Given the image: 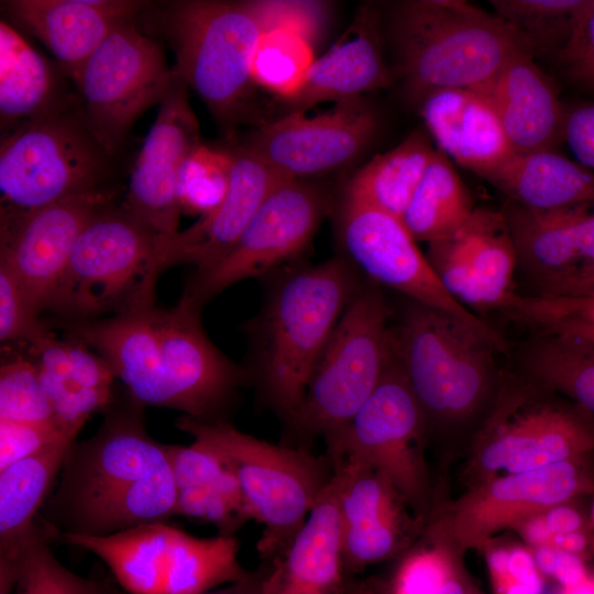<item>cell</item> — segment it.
I'll use <instances>...</instances> for the list:
<instances>
[{"label":"cell","mask_w":594,"mask_h":594,"mask_svg":"<svg viewBox=\"0 0 594 594\" xmlns=\"http://www.w3.org/2000/svg\"><path fill=\"white\" fill-rule=\"evenodd\" d=\"M201 310L183 298L173 308H157L158 364L145 406L227 420L239 389L250 384L249 374L208 338Z\"/></svg>","instance_id":"obj_12"},{"label":"cell","mask_w":594,"mask_h":594,"mask_svg":"<svg viewBox=\"0 0 594 594\" xmlns=\"http://www.w3.org/2000/svg\"><path fill=\"white\" fill-rule=\"evenodd\" d=\"M176 490L175 515L212 524L233 536L253 519L240 486L226 465L204 444H166Z\"/></svg>","instance_id":"obj_29"},{"label":"cell","mask_w":594,"mask_h":594,"mask_svg":"<svg viewBox=\"0 0 594 594\" xmlns=\"http://www.w3.org/2000/svg\"><path fill=\"white\" fill-rule=\"evenodd\" d=\"M68 433L59 424H24L0 420V471L23 460Z\"/></svg>","instance_id":"obj_46"},{"label":"cell","mask_w":594,"mask_h":594,"mask_svg":"<svg viewBox=\"0 0 594 594\" xmlns=\"http://www.w3.org/2000/svg\"><path fill=\"white\" fill-rule=\"evenodd\" d=\"M327 208L328 197L318 186L295 178L280 182L229 253L191 274L180 298L204 308L231 285L285 267L306 251Z\"/></svg>","instance_id":"obj_14"},{"label":"cell","mask_w":594,"mask_h":594,"mask_svg":"<svg viewBox=\"0 0 594 594\" xmlns=\"http://www.w3.org/2000/svg\"><path fill=\"white\" fill-rule=\"evenodd\" d=\"M113 196H78L0 220V262L13 272L40 316L50 307L80 233Z\"/></svg>","instance_id":"obj_18"},{"label":"cell","mask_w":594,"mask_h":594,"mask_svg":"<svg viewBox=\"0 0 594 594\" xmlns=\"http://www.w3.org/2000/svg\"><path fill=\"white\" fill-rule=\"evenodd\" d=\"M343 594H375L370 582L355 578L345 580Z\"/></svg>","instance_id":"obj_54"},{"label":"cell","mask_w":594,"mask_h":594,"mask_svg":"<svg viewBox=\"0 0 594 594\" xmlns=\"http://www.w3.org/2000/svg\"><path fill=\"white\" fill-rule=\"evenodd\" d=\"M474 209L451 160L436 148L402 221L416 241L429 243L453 233Z\"/></svg>","instance_id":"obj_33"},{"label":"cell","mask_w":594,"mask_h":594,"mask_svg":"<svg viewBox=\"0 0 594 594\" xmlns=\"http://www.w3.org/2000/svg\"><path fill=\"white\" fill-rule=\"evenodd\" d=\"M380 288L361 285L338 320L287 429L302 442L339 435L377 386L392 352Z\"/></svg>","instance_id":"obj_8"},{"label":"cell","mask_w":594,"mask_h":594,"mask_svg":"<svg viewBox=\"0 0 594 594\" xmlns=\"http://www.w3.org/2000/svg\"><path fill=\"white\" fill-rule=\"evenodd\" d=\"M485 180L531 209L594 202V172L556 150L514 154Z\"/></svg>","instance_id":"obj_30"},{"label":"cell","mask_w":594,"mask_h":594,"mask_svg":"<svg viewBox=\"0 0 594 594\" xmlns=\"http://www.w3.org/2000/svg\"><path fill=\"white\" fill-rule=\"evenodd\" d=\"M557 61L573 84L594 91V0H584L572 34Z\"/></svg>","instance_id":"obj_44"},{"label":"cell","mask_w":594,"mask_h":594,"mask_svg":"<svg viewBox=\"0 0 594 594\" xmlns=\"http://www.w3.org/2000/svg\"><path fill=\"white\" fill-rule=\"evenodd\" d=\"M78 433H68L0 471V585L12 587L22 543L47 501Z\"/></svg>","instance_id":"obj_28"},{"label":"cell","mask_w":594,"mask_h":594,"mask_svg":"<svg viewBox=\"0 0 594 594\" xmlns=\"http://www.w3.org/2000/svg\"><path fill=\"white\" fill-rule=\"evenodd\" d=\"M451 576V569L440 552L418 551L403 561L388 594H438Z\"/></svg>","instance_id":"obj_45"},{"label":"cell","mask_w":594,"mask_h":594,"mask_svg":"<svg viewBox=\"0 0 594 594\" xmlns=\"http://www.w3.org/2000/svg\"><path fill=\"white\" fill-rule=\"evenodd\" d=\"M7 15L36 36L72 79L120 25L151 4L135 0H8Z\"/></svg>","instance_id":"obj_23"},{"label":"cell","mask_w":594,"mask_h":594,"mask_svg":"<svg viewBox=\"0 0 594 594\" xmlns=\"http://www.w3.org/2000/svg\"><path fill=\"white\" fill-rule=\"evenodd\" d=\"M428 244L440 283L472 312H501L516 293L517 253L502 210L475 207L453 233Z\"/></svg>","instance_id":"obj_17"},{"label":"cell","mask_w":594,"mask_h":594,"mask_svg":"<svg viewBox=\"0 0 594 594\" xmlns=\"http://www.w3.org/2000/svg\"><path fill=\"white\" fill-rule=\"evenodd\" d=\"M349 32L312 63L300 89L286 106V114L305 112L324 101L362 97L388 86L392 73L384 59L380 13L372 6L360 9Z\"/></svg>","instance_id":"obj_25"},{"label":"cell","mask_w":594,"mask_h":594,"mask_svg":"<svg viewBox=\"0 0 594 594\" xmlns=\"http://www.w3.org/2000/svg\"><path fill=\"white\" fill-rule=\"evenodd\" d=\"M520 360L531 377L565 393L594 416V343L568 334L535 333Z\"/></svg>","instance_id":"obj_34"},{"label":"cell","mask_w":594,"mask_h":594,"mask_svg":"<svg viewBox=\"0 0 594 594\" xmlns=\"http://www.w3.org/2000/svg\"><path fill=\"white\" fill-rule=\"evenodd\" d=\"M265 30H288L305 37L314 47L320 40L329 15L322 1L252 0Z\"/></svg>","instance_id":"obj_43"},{"label":"cell","mask_w":594,"mask_h":594,"mask_svg":"<svg viewBox=\"0 0 594 594\" xmlns=\"http://www.w3.org/2000/svg\"><path fill=\"white\" fill-rule=\"evenodd\" d=\"M111 158L91 134L79 99L69 96L50 112L1 135L0 220L112 191L108 186Z\"/></svg>","instance_id":"obj_6"},{"label":"cell","mask_w":594,"mask_h":594,"mask_svg":"<svg viewBox=\"0 0 594 594\" xmlns=\"http://www.w3.org/2000/svg\"><path fill=\"white\" fill-rule=\"evenodd\" d=\"M494 14L534 58L557 56L568 43L584 0H493Z\"/></svg>","instance_id":"obj_35"},{"label":"cell","mask_w":594,"mask_h":594,"mask_svg":"<svg viewBox=\"0 0 594 594\" xmlns=\"http://www.w3.org/2000/svg\"><path fill=\"white\" fill-rule=\"evenodd\" d=\"M176 426L209 449L235 477L253 519L264 526L256 546L261 558H280L332 477L328 457L267 442L228 420L183 415Z\"/></svg>","instance_id":"obj_5"},{"label":"cell","mask_w":594,"mask_h":594,"mask_svg":"<svg viewBox=\"0 0 594 594\" xmlns=\"http://www.w3.org/2000/svg\"><path fill=\"white\" fill-rule=\"evenodd\" d=\"M553 594H556V593H553ZM562 594H563V593H562Z\"/></svg>","instance_id":"obj_57"},{"label":"cell","mask_w":594,"mask_h":594,"mask_svg":"<svg viewBox=\"0 0 594 594\" xmlns=\"http://www.w3.org/2000/svg\"><path fill=\"white\" fill-rule=\"evenodd\" d=\"M483 95L515 154L556 150L563 141L565 110L556 86L526 52L513 55Z\"/></svg>","instance_id":"obj_26"},{"label":"cell","mask_w":594,"mask_h":594,"mask_svg":"<svg viewBox=\"0 0 594 594\" xmlns=\"http://www.w3.org/2000/svg\"><path fill=\"white\" fill-rule=\"evenodd\" d=\"M176 77L161 45L132 21L106 37L73 81L91 134L113 156L136 120L160 106Z\"/></svg>","instance_id":"obj_11"},{"label":"cell","mask_w":594,"mask_h":594,"mask_svg":"<svg viewBox=\"0 0 594 594\" xmlns=\"http://www.w3.org/2000/svg\"><path fill=\"white\" fill-rule=\"evenodd\" d=\"M593 517H594V507H593Z\"/></svg>","instance_id":"obj_56"},{"label":"cell","mask_w":594,"mask_h":594,"mask_svg":"<svg viewBox=\"0 0 594 594\" xmlns=\"http://www.w3.org/2000/svg\"><path fill=\"white\" fill-rule=\"evenodd\" d=\"M553 541L562 550L571 553H578L585 547V538L576 531L566 535H553Z\"/></svg>","instance_id":"obj_52"},{"label":"cell","mask_w":594,"mask_h":594,"mask_svg":"<svg viewBox=\"0 0 594 594\" xmlns=\"http://www.w3.org/2000/svg\"><path fill=\"white\" fill-rule=\"evenodd\" d=\"M392 345L425 419L468 415L484 395L499 353L463 321L415 301L392 327Z\"/></svg>","instance_id":"obj_10"},{"label":"cell","mask_w":594,"mask_h":594,"mask_svg":"<svg viewBox=\"0 0 594 594\" xmlns=\"http://www.w3.org/2000/svg\"><path fill=\"white\" fill-rule=\"evenodd\" d=\"M493 440L482 452L485 469L520 474L594 448V431L568 411L514 393L497 413Z\"/></svg>","instance_id":"obj_21"},{"label":"cell","mask_w":594,"mask_h":594,"mask_svg":"<svg viewBox=\"0 0 594 594\" xmlns=\"http://www.w3.org/2000/svg\"><path fill=\"white\" fill-rule=\"evenodd\" d=\"M338 234L343 256L374 283L458 318L499 353L506 352L502 334L446 290L400 219L344 195L338 213Z\"/></svg>","instance_id":"obj_13"},{"label":"cell","mask_w":594,"mask_h":594,"mask_svg":"<svg viewBox=\"0 0 594 594\" xmlns=\"http://www.w3.org/2000/svg\"><path fill=\"white\" fill-rule=\"evenodd\" d=\"M388 31L397 72L417 105L440 89L483 94L510 57L524 51L498 16L461 0L396 3Z\"/></svg>","instance_id":"obj_4"},{"label":"cell","mask_w":594,"mask_h":594,"mask_svg":"<svg viewBox=\"0 0 594 594\" xmlns=\"http://www.w3.org/2000/svg\"><path fill=\"white\" fill-rule=\"evenodd\" d=\"M435 152L429 133L415 130L396 147L360 168L344 195L402 220Z\"/></svg>","instance_id":"obj_32"},{"label":"cell","mask_w":594,"mask_h":594,"mask_svg":"<svg viewBox=\"0 0 594 594\" xmlns=\"http://www.w3.org/2000/svg\"><path fill=\"white\" fill-rule=\"evenodd\" d=\"M144 408L118 391L95 435L72 444L38 515L54 538L103 537L175 516L166 444L147 432Z\"/></svg>","instance_id":"obj_1"},{"label":"cell","mask_w":594,"mask_h":594,"mask_svg":"<svg viewBox=\"0 0 594 594\" xmlns=\"http://www.w3.org/2000/svg\"><path fill=\"white\" fill-rule=\"evenodd\" d=\"M61 539L103 561L129 594H202L249 573L239 561L234 536L199 538L166 521L103 537L69 535Z\"/></svg>","instance_id":"obj_9"},{"label":"cell","mask_w":594,"mask_h":594,"mask_svg":"<svg viewBox=\"0 0 594 594\" xmlns=\"http://www.w3.org/2000/svg\"><path fill=\"white\" fill-rule=\"evenodd\" d=\"M272 566L271 561H264L260 566L234 583L228 584L222 588L206 592L202 594H262L264 582ZM99 594H129L122 588H118L108 582H100Z\"/></svg>","instance_id":"obj_49"},{"label":"cell","mask_w":594,"mask_h":594,"mask_svg":"<svg viewBox=\"0 0 594 594\" xmlns=\"http://www.w3.org/2000/svg\"><path fill=\"white\" fill-rule=\"evenodd\" d=\"M493 578L498 593L513 584L543 586L535 560L522 549L509 551L505 570Z\"/></svg>","instance_id":"obj_48"},{"label":"cell","mask_w":594,"mask_h":594,"mask_svg":"<svg viewBox=\"0 0 594 594\" xmlns=\"http://www.w3.org/2000/svg\"><path fill=\"white\" fill-rule=\"evenodd\" d=\"M68 97L48 61L13 25L1 20V135L50 112Z\"/></svg>","instance_id":"obj_31"},{"label":"cell","mask_w":594,"mask_h":594,"mask_svg":"<svg viewBox=\"0 0 594 594\" xmlns=\"http://www.w3.org/2000/svg\"><path fill=\"white\" fill-rule=\"evenodd\" d=\"M330 462L338 490L343 571L350 579L399 548L403 520L397 488L386 476L352 458Z\"/></svg>","instance_id":"obj_22"},{"label":"cell","mask_w":594,"mask_h":594,"mask_svg":"<svg viewBox=\"0 0 594 594\" xmlns=\"http://www.w3.org/2000/svg\"><path fill=\"white\" fill-rule=\"evenodd\" d=\"M526 535H527V538L532 543L538 544V543L544 542V540L548 539L550 531L548 530L546 526L544 519L537 518V519L531 520L527 525Z\"/></svg>","instance_id":"obj_53"},{"label":"cell","mask_w":594,"mask_h":594,"mask_svg":"<svg viewBox=\"0 0 594 594\" xmlns=\"http://www.w3.org/2000/svg\"><path fill=\"white\" fill-rule=\"evenodd\" d=\"M271 562L262 594H343L346 579L333 476L286 552Z\"/></svg>","instance_id":"obj_27"},{"label":"cell","mask_w":594,"mask_h":594,"mask_svg":"<svg viewBox=\"0 0 594 594\" xmlns=\"http://www.w3.org/2000/svg\"><path fill=\"white\" fill-rule=\"evenodd\" d=\"M563 141L578 163L594 170V102L565 110Z\"/></svg>","instance_id":"obj_47"},{"label":"cell","mask_w":594,"mask_h":594,"mask_svg":"<svg viewBox=\"0 0 594 594\" xmlns=\"http://www.w3.org/2000/svg\"><path fill=\"white\" fill-rule=\"evenodd\" d=\"M0 420L37 425L57 422L37 367L26 353L12 352L2 360Z\"/></svg>","instance_id":"obj_40"},{"label":"cell","mask_w":594,"mask_h":594,"mask_svg":"<svg viewBox=\"0 0 594 594\" xmlns=\"http://www.w3.org/2000/svg\"><path fill=\"white\" fill-rule=\"evenodd\" d=\"M230 151L232 168L226 197L193 226L162 241L161 273L178 264H191L195 272L211 268L234 246L268 194L288 179L245 142Z\"/></svg>","instance_id":"obj_20"},{"label":"cell","mask_w":594,"mask_h":594,"mask_svg":"<svg viewBox=\"0 0 594 594\" xmlns=\"http://www.w3.org/2000/svg\"><path fill=\"white\" fill-rule=\"evenodd\" d=\"M53 538L37 517L19 552L14 594H99L100 582L74 573L54 556Z\"/></svg>","instance_id":"obj_38"},{"label":"cell","mask_w":594,"mask_h":594,"mask_svg":"<svg viewBox=\"0 0 594 594\" xmlns=\"http://www.w3.org/2000/svg\"><path fill=\"white\" fill-rule=\"evenodd\" d=\"M377 130L375 109L359 97L315 117L294 112L262 123L244 142L282 176L304 179L355 160Z\"/></svg>","instance_id":"obj_16"},{"label":"cell","mask_w":594,"mask_h":594,"mask_svg":"<svg viewBox=\"0 0 594 594\" xmlns=\"http://www.w3.org/2000/svg\"><path fill=\"white\" fill-rule=\"evenodd\" d=\"M175 55L177 75L228 132L254 122L252 64L265 30L252 0H180L144 11Z\"/></svg>","instance_id":"obj_3"},{"label":"cell","mask_w":594,"mask_h":594,"mask_svg":"<svg viewBox=\"0 0 594 594\" xmlns=\"http://www.w3.org/2000/svg\"><path fill=\"white\" fill-rule=\"evenodd\" d=\"M315 59L314 46L301 35L288 30L267 31L256 47L252 77L256 86L285 102L300 89Z\"/></svg>","instance_id":"obj_37"},{"label":"cell","mask_w":594,"mask_h":594,"mask_svg":"<svg viewBox=\"0 0 594 594\" xmlns=\"http://www.w3.org/2000/svg\"><path fill=\"white\" fill-rule=\"evenodd\" d=\"M438 594H465L462 584L451 576Z\"/></svg>","instance_id":"obj_55"},{"label":"cell","mask_w":594,"mask_h":594,"mask_svg":"<svg viewBox=\"0 0 594 594\" xmlns=\"http://www.w3.org/2000/svg\"><path fill=\"white\" fill-rule=\"evenodd\" d=\"M231 168L230 150L200 143L184 161L178 175L182 212L202 217L216 209L227 195Z\"/></svg>","instance_id":"obj_39"},{"label":"cell","mask_w":594,"mask_h":594,"mask_svg":"<svg viewBox=\"0 0 594 594\" xmlns=\"http://www.w3.org/2000/svg\"><path fill=\"white\" fill-rule=\"evenodd\" d=\"M551 576L564 588L576 586L586 581V573L581 559L575 553L562 549L556 550Z\"/></svg>","instance_id":"obj_50"},{"label":"cell","mask_w":594,"mask_h":594,"mask_svg":"<svg viewBox=\"0 0 594 594\" xmlns=\"http://www.w3.org/2000/svg\"><path fill=\"white\" fill-rule=\"evenodd\" d=\"M501 314L535 333L568 334L594 343V276L558 296L516 293Z\"/></svg>","instance_id":"obj_36"},{"label":"cell","mask_w":594,"mask_h":594,"mask_svg":"<svg viewBox=\"0 0 594 594\" xmlns=\"http://www.w3.org/2000/svg\"><path fill=\"white\" fill-rule=\"evenodd\" d=\"M13 272L0 262V342L26 348L52 330L42 321Z\"/></svg>","instance_id":"obj_42"},{"label":"cell","mask_w":594,"mask_h":594,"mask_svg":"<svg viewBox=\"0 0 594 594\" xmlns=\"http://www.w3.org/2000/svg\"><path fill=\"white\" fill-rule=\"evenodd\" d=\"M580 479L569 460L560 461L530 472L497 480L490 490L491 496L503 503L554 505L571 497Z\"/></svg>","instance_id":"obj_41"},{"label":"cell","mask_w":594,"mask_h":594,"mask_svg":"<svg viewBox=\"0 0 594 594\" xmlns=\"http://www.w3.org/2000/svg\"><path fill=\"white\" fill-rule=\"evenodd\" d=\"M359 276L343 255L275 272L260 312L244 324L249 383L286 427L338 320L362 285Z\"/></svg>","instance_id":"obj_2"},{"label":"cell","mask_w":594,"mask_h":594,"mask_svg":"<svg viewBox=\"0 0 594 594\" xmlns=\"http://www.w3.org/2000/svg\"><path fill=\"white\" fill-rule=\"evenodd\" d=\"M188 89L177 75L134 162L123 204L164 240L179 232L178 175L184 161L200 144Z\"/></svg>","instance_id":"obj_19"},{"label":"cell","mask_w":594,"mask_h":594,"mask_svg":"<svg viewBox=\"0 0 594 594\" xmlns=\"http://www.w3.org/2000/svg\"><path fill=\"white\" fill-rule=\"evenodd\" d=\"M164 239L113 200L80 233L47 311L91 320L155 305Z\"/></svg>","instance_id":"obj_7"},{"label":"cell","mask_w":594,"mask_h":594,"mask_svg":"<svg viewBox=\"0 0 594 594\" xmlns=\"http://www.w3.org/2000/svg\"><path fill=\"white\" fill-rule=\"evenodd\" d=\"M550 534L566 535L575 532L581 525L579 514L572 508L559 506L551 509L544 518Z\"/></svg>","instance_id":"obj_51"},{"label":"cell","mask_w":594,"mask_h":594,"mask_svg":"<svg viewBox=\"0 0 594 594\" xmlns=\"http://www.w3.org/2000/svg\"><path fill=\"white\" fill-rule=\"evenodd\" d=\"M427 132L440 151L485 179L515 153L490 99L475 90L447 88L419 102Z\"/></svg>","instance_id":"obj_24"},{"label":"cell","mask_w":594,"mask_h":594,"mask_svg":"<svg viewBox=\"0 0 594 594\" xmlns=\"http://www.w3.org/2000/svg\"><path fill=\"white\" fill-rule=\"evenodd\" d=\"M426 419L393 350L383 375L349 425L326 442L327 457L352 458L384 476L409 498L422 487L413 443Z\"/></svg>","instance_id":"obj_15"}]
</instances>
